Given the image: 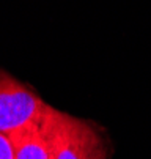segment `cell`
Returning a JSON list of instances; mask_svg holds the SVG:
<instances>
[{
  "instance_id": "obj_2",
  "label": "cell",
  "mask_w": 151,
  "mask_h": 159,
  "mask_svg": "<svg viewBox=\"0 0 151 159\" xmlns=\"http://www.w3.org/2000/svg\"><path fill=\"white\" fill-rule=\"evenodd\" d=\"M49 104L10 73L0 68V132L11 135L16 131L39 121Z\"/></svg>"
},
{
  "instance_id": "obj_4",
  "label": "cell",
  "mask_w": 151,
  "mask_h": 159,
  "mask_svg": "<svg viewBox=\"0 0 151 159\" xmlns=\"http://www.w3.org/2000/svg\"><path fill=\"white\" fill-rule=\"evenodd\" d=\"M0 159H16V148L10 135L0 132Z\"/></svg>"
},
{
  "instance_id": "obj_3",
  "label": "cell",
  "mask_w": 151,
  "mask_h": 159,
  "mask_svg": "<svg viewBox=\"0 0 151 159\" xmlns=\"http://www.w3.org/2000/svg\"><path fill=\"white\" fill-rule=\"evenodd\" d=\"M10 137L16 148V159H54L44 117L16 131Z\"/></svg>"
},
{
  "instance_id": "obj_1",
  "label": "cell",
  "mask_w": 151,
  "mask_h": 159,
  "mask_svg": "<svg viewBox=\"0 0 151 159\" xmlns=\"http://www.w3.org/2000/svg\"><path fill=\"white\" fill-rule=\"evenodd\" d=\"M44 121L54 159H110V140L98 123L69 115L51 104Z\"/></svg>"
}]
</instances>
